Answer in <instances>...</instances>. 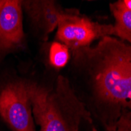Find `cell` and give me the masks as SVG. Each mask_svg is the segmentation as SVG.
<instances>
[{
	"label": "cell",
	"mask_w": 131,
	"mask_h": 131,
	"mask_svg": "<svg viewBox=\"0 0 131 131\" xmlns=\"http://www.w3.org/2000/svg\"><path fill=\"white\" fill-rule=\"evenodd\" d=\"M76 96L107 131L124 111L131 112V45L106 36L94 46L71 51Z\"/></svg>",
	"instance_id": "obj_1"
},
{
	"label": "cell",
	"mask_w": 131,
	"mask_h": 131,
	"mask_svg": "<svg viewBox=\"0 0 131 131\" xmlns=\"http://www.w3.org/2000/svg\"><path fill=\"white\" fill-rule=\"evenodd\" d=\"M30 96L33 117L39 131H78L82 121L93 123L69 79L64 76L58 77L52 90L30 82Z\"/></svg>",
	"instance_id": "obj_2"
},
{
	"label": "cell",
	"mask_w": 131,
	"mask_h": 131,
	"mask_svg": "<svg viewBox=\"0 0 131 131\" xmlns=\"http://www.w3.org/2000/svg\"><path fill=\"white\" fill-rule=\"evenodd\" d=\"M0 116L13 131H35L30 81L13 80L0 90Z\"/></svg>",
	"instance_id": "obj_3"
},
{
	"label": "cell",
	"mask_w": 131,
	"mask_h": 131,
	"mask_svg": "<svg viewBox=\"0 0 131 131\" xmlns=\"http://www.w3.org/2000/svg\"><path fill=\"white\" fill-rule=\"evenodd\" d=\"M106 36H114L113 25L93 21L77 9H67L58 24L56 38L73 51L90 46Z\"/></svg>",
	"instance_id": "obj_4"
},
{
	"label": "cell",
	"mask_w": 131,
	"mask_h": 131,
	"mask_svg": "<svg viewBox=\"0 0 131 131\" xmlns=\"http://www.w3.org/2000/svg\"><path fill=\"white\" fill-rule=\"evenodd\" d=\"M21 1L0 0V63L26 48Z\"/></svg>",
	"instance_id": "obj_5"
},
{
	"label": "cell",
	"mask_w": 131,
	"mask_h": 131,
	"mask_svg": "<svg viewBox=\"0 0 131 131\" xmlns=\"http://www.w3.org/2000/svg\"><path fill=\"white\" fill-rule=\"evenodd\" d=\"M21 5L31 28L43 42L48 40L50 34L67 13V9L50 0H25L21 1Z\"/></svg>",
	"instance_id": "obj_6"
},
{
	"label": "cell",
	"mask_w": 131,
	"mask_h": 131,
	"mask_svg": "<svg viewBox=\"0 0 131 131\" xmlns=\"http://www.w3.org/2000/svg\"><path fill=\"white\" fill-rule=\"evenodd\" d=\"M110 9L115 19L114 37L131 45V11L110 4Z\"/></svg>",
	"instance_id": "obj_7"
},
{
	"label": "cell",
	"mask_w": 131,
	"mask_h": 131,
	"mask_svg": "<svg viewBox=\"0 0 131 131\" xmlns=\"http://www.w3.org/2000/svg\"><path fill=\"white\" fill-rule=\"evenodd\" d=\"M71 60V50L64 44L53 42L49 51L50 64L54 68L59 69L65 67Z\"/></svg>",
	"instance_id": "obj_8"
},
{
	"label": "cell",
	"mask_w": 131,
	"mask_h": 131,
	"mask_svg": "<svg viewBox=\"0 0 131 131\" xmlns=\"http://www.w3.org/2000/svg\"><path fill=\"white\" fill-rule=\"evenodd\" d=\"M112 131H131L130 111H124L122 112Z\"/></svg>",
	"instance_id": "obj_9"
},
{
	"label": "cell",
	"mask_w": 131,
	"mask_h": 131,
	"mask_svg": "<svg viewBox=\"0 0 131 131\" xmlns=\"http://www.w3.org/2000/svg\"><path fill=\"white\" fill-rule=\"evenodd\" d=\"M115 4L120 8L131 11V0H119L115 2Z\"/></svg>",
	"instance_id": "obj_10"
},
{
	"label": "cell",
	"mask_w": 131,
	"mask_h": 131,
	"mask_svg": "<svg viewBox=\"0 0 131 131\" xmlns=\"http://www.w3.org/2000/svg\"><path fill=\"white\" fill-rule=\"evenodd\" d=\"M92 131H97L96 129H95V128H93V129H92Z\"/></svg>",
	"instance_id": "obj_11"
}]
</instances>
